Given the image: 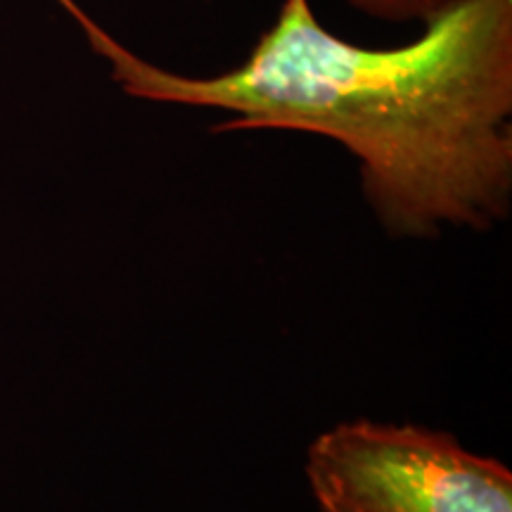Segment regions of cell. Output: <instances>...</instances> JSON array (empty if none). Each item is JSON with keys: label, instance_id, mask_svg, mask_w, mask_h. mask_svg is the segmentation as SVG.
Wrapping results in <instances>:
<instances>
[{"label": "cell", "instance_id": "6da1fadb", "mask_svg": "<svg viewBox=\"0 0 512 512\" xmlns=\"http://www.w3.org/2000/svg\"><path fill=\"white\" fill-rule=\"evenodd\" d=\"M131 98L209 107L226 131L316 133L361 164L392 235L486 230L512 202V0H465L396 48L330 34L311 0H285L240 67L185 76L133 53L74 0H57Z\"/></svg>", "mask_w": 512, "mask_h": 512}, {"label": "cell", "instance_id": "7a4b0ae2", "mask_svg": "<svg viewBox=\"0 0 512 512\" xmlns=\"http://www.w3.org/2000/svg\"><path fill=\"white\" fill-rule=\"evenodd\" d=\"M306 479L323 512H512V472L446 432L342 422L309 446Z\"/></svg>", "mask_w": 512, "mask_h": 512}, {"label": "cell", "instance_id": "3957f363", "mask_svg": "<svg viewBox=\"0 0 512 512\" xmlns=\"http://www.w3.org/2000/svg\"><path fill=\"white\" fill-rule=\"evenodd\" d=\"M358 12L384 22H432L434 17L444 15L446 10L456 8L465 0H342Z\"/></svg>", "mask_w": 512, "mask_h": 512}]
</instances>
